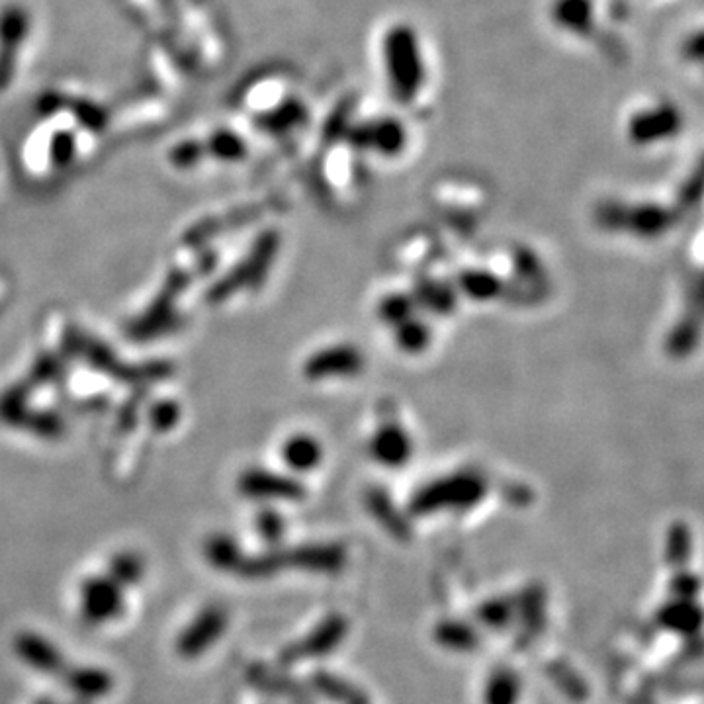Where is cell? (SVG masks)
<instances>
[{
    "label": "cell",
    "mask_w": 704,
    "mask_h": 704,
    "mask_svg": "<svg viewBox=\"0 0 704 704\" xmlns=\"http://www.w3.org/2000/svg\"><path fill=\"white\" fill-rule=\"evenodd\" d=\"M384 65L394 96L401 102H411L425 81V67L417 36L409 26H396L388 32Z\"/></svg>",
    "instance_id": "obj_1"
},
{
    "label": "cell",
    "mask_w": 704,
    "mask_h": 704,
    "mask_svg": "<svg viewBox=\"0 0 704 704\" xmlns=\"http://www.w3.org/2000/svg\"><path fill=\"white\" fill-rule=\"evenodd\" d=\"M487 493L484 476L478 472H458L421 487L411 499V511L429 515L444 509H468L480 503Z\"/></svg>",
    "instance_id": "obj_2"
},
{
    "label": "cell",
    "mask_w": 704,
    "mask_h": 704,
    "mask_svg": "<svg viewBox=\"0 0 704 704\" xmlns=\"http://www.w3.org/2000/svg\"><path fill=\"white\" fill-rule=\"evenodd\" d=\"M32 30L34 16L24 2L0 6V92L12 87Z\"/></svg>",
    "instance_id": "obj_3"
},
{
    "label": "cell",
    "mask_w": 704,
    "mask_h": 704,
    "mask_svg": "<svg viewBox=\"0 0 704 704\" xmlns=\"http://www.w3.org/2000/svg\"><path fill=\"white\" fill-rule=\"evenodd\" d=\"M276 249H278V235L274 231L264 233L263 237L255 243L253 253L239 264V268L233 270L231 274H227L216 288H212L210 300L221 302L241 288L257 286L263 280L268 266L272 263Z\"/></svg>",
    "instance_id": "obj_4"
},
{
    "label": "cell",
    "mask_w": 704,
    "mask_h": 704,
    "mask_svg": "<svg viewBox=\"0 0 704 704\" xmlns=\"http://www.w3.org/2000/svg\"><path fill=\"white\" fill-rule=\"evenodd\" d=\"M122 587L110 575L88 577L81 585V615L90 626H100L124 615Z\"/></svg>",
    "instance_id": "obj_5"
},
{
    "label": "cell",
    "mask_w": 704,
    "mask_h": 704,
    "mask_svg": "<svg viewBox=\"0 0 704 704\" xmlns=\"http://www.w3.org/2000/svg\"><path fill=\"white\" fill-rule=\"evenodd\" d=\"M229 616L220 605L204 607L196 618L180 632L176 640V652L182 660H196L208 652L227 628Z\"/></svg>",
    "instance_id": "obj_6"
},
{
    "label": "cell",
    "mask_w": 704,
    "mask_h": 704,
    "mask_svg": "<svg viewBox=\"0 0 704 704\" xmlns=\"http://www.w3.org/2000/svg\"><path fill=\"white\" fill-rule=\"evenodd\" d=\"M599 221L609 229H626L638 233V237H658L667 231L675 216L660 206H616L611 204L601 210Z\"/></svg>",
    "instance_id": "obj_7"
},
{
    "label": "cell",
    "mask_w": 704,
    "mask_h": 704,
    "mask_svg": "<svg viewBox=\"0 0 704 704\" xmlns=\"http://www.w3.org/2000/svg\"><path fill=\"white\" fill-rule=\"evenodd\" d=\"M14 652L18 660L24 661L28 667L49 675L61 677L67 669V661L63 654L51 644L45 636L38 632H22L14 638Z\"/></svg>",
    "instance_id": "obj_8"
},
{
    "label": "cell",
    "mask_w": 704,
    "mask_h": 704,
    "mask_svg": "<svg viewBox=\"0 0 704 704\" xmlns=\"http://www.w3.org/2000/svg\"><path fill=\"white\" fill-rule=\"evenodd\" d=\"M364 358L354 347H331L317 352L306 362V376L309 380H325V378H347L362 370Z\"/></svg>",
    "instance_id": "obj_9"
},
{
    "label": "cell",
    "mask_w": 704,
    "mask_h": 704,
    "mask_svg": "<svg viewBox=\"0 0 704 704\" xmlns=\"http://www.w3.org/2000/svg\"><path fill=\"white\" fill-rule=\"evenodd\" d=\"M679 128H681V116L677 114V110L673 106H658L636 114L630 120L628 132L634 143L650 145L675 135L679 132Z\"/></svg>",
    "instance_id": "obj_10"
},
{
    "label": "cell",
    "mask_w": 704,
    "mask_h": 704,
    "mask_svg": "<svg viewBox=\"0 0 704 704\" xmlns=\"http://www.w3.org/2000/svg\"><path fill=\"white\" fill-rule=\"evenodd\" d=\"M239 489L247 497H257V499L296 501V499L304 497V487L300 482H296L288 476H282V474L259 470V468L249 470L239 478Z\"/></svg>",
    "instance_id": "obj_11"
},
{
    "label": "cell",
    "mask_w": 704,
    "mask_h": 704,
    "mask_svg": "<svg viewBox=\"0 0 704 704\" xmlns=\"http://www.w3.org/2000/svg\"><path fill=\"white\" fill-rule=\"evenodd\" d=\"M370 454L382 466L399 468L411 460L413 442L403 427L388 423L380 427L370 439Z\"/></svg>",
    "instance_id": "obj_12"
},
{
    "label": "cell",
    "mask_w": 704,
    "mask_h": 704,
    "mask_svg": "<svg viewBox=\"0 0 704 704\" xmlns=\"http://www.w3.org/2000/svg\"><path fill=\"white\" fill-rule=\"evenodd\" d=\"M69 691L81 701H98L112 693L114 677L100 667H67L61 675Z\"/></svg>",
    "instance_id": "obj_13"
},
{
    "label": "cell",
    "mask_w": 704,
    "mask_h": 704,
    "mask_svg": "<svg viewBox=\"0 0 704 704\" xmlns=\"http://www.w3.org/2000/svg\"><path fill=\"white\" fill-rule=\"evenodd\" d=\"M354 141L364 149L394 155L405 143V132L396 120H374L360 126Z\"/></svg>",
    "instance_id": "obj_14"
},
{
    "label": "cell",
    "mask_w": 704,
    "mask_h": 704,
    "mask_svg": "<svg viewBox=\"0 0 704 704\" xmlns=\"http://www.w3.org/2000/svg\"><path fill=\"white\" fill-rule=\"evenodd\" d=\"M282 458L288 468L296 472H309L317 468L323 460V448L309 435H296L284 442Z\"/></svg>",
    "instance_id": "obj_15"
},
{
    "label": "cell",
    "mask_w": 704,
    "mask_h": 704,
    "mask_svg": "<svg viewBox=\"0 0 704 704\" xmlns=\"http://www.w3.org/2000/svg\"><path fill=\"white\" fill-rule=\"evenodd\" d=\"M204 554L208 562L220 572H237L245 558L239 544L227 534L210 536L204 546Z\"/></svg>",
    "instance_id": "obj_16"
},
{
    "label": "cell",
    "mask_w": 704,
    "mask_h": 704,
    "mask_svg": "<svg viewBox=\"0 0 704 704\" xmlns=\"http://www.w3.org/2000/svg\"><path fill=\"white\" fill-rule=\"evenodd\" d=\"M591 0H558L554 6V20L572 34H585L591 26Z\"/></svg>",
    "instance_id": "obj_17"
},
{
    "label": "cell",
    "mask_w": 704,
    "mask_h": 704,
    "mask_svg": "<svg viewBox=\"0 0 704 704\" xmlns=\"http://www.w3.org/2000/svg\"><path fill=\"white\" fill-rule=\"evenodd\" d=\"M460 288L466 296H470L472 300L478 302H487L493 300L495 296L501 294V284L499 280L485 270H468L460 276Z\"/></svg>",
    "instance_id": "obj_18"
},
{
    "label": "cell",
    "mask_w": 704,
    "mask_h": 704,
    "mask_svg": "<svg viewBox=\"0 0 704 704\" xmlns=\"http://www.w3.org/2000/svg\"><path fill=\"white\" fill-rule=\"evenodd\" d=\"M204 151L214 155V159L235 163V161L245 159L247 145L237 133L220 130V132L214 133L208 141H204Z\"/></svg>",
    "instance_id": "obj_19"
},
{
    "label": "cell",
    "mask_w": 704,
    "mask_h": 704,
    "mask_svg": "<svg viewBox=\"0 0 704 704\" xmlns=\"http://www.w3.org/2000/svg\"><path fill=\"white\" fill-rule=\"evenodd\" d=\"M143 572H145L143 560L137 554H133V552L116 554L112 558V562H110V568H108V575L120 587H132L135 583H139L141 577H143Z\"/></svg>",
    "instance_id": "obj_20"
},
{
    "label": "cell",
    "mask_w": 704,
    "mask_h": 704,
    "mask_svg": "<svg viewBox=\"0 0 704 704\" xmlns=\"http://www.w3.org/2000/svg\"><path fill=\"white\" fill-rule=\"evenodd\" d=\"M431 339V331L425 323L405 319L397 325V345L405 352H421Z\"/></svg>",
    "instance_id": "obj_21"
},
{
    "label": "cell",
    "mask_w": 704,
    "mask_h": 704,
    "mask_svg": "<svg viewBox=\"0 0 704 704\" xmlns=\"http://www.w3.org/2000/svg\"><path fill=\"white\" fill-rule=\"evenodd\" d=\"M304 116V108L296 102L286 104L284 108H278L274 112H270L268 116H264L263 128L270 132H286L290 128H296V124H300Z\"/></svg>",
    "instance_id": "obj_22"
},
{
    "label": "cell",
    "mask_w": 704,
    "mask_h": 704,
    "mask_svg": "<svg viewBox=\"0 0 704 704\" xmlns=\"http://www.w3.org/2000/svg\"><path fill=\"white\" fill-rule=\"evenodd\" d=\"M77 151V143H75V135L69 132H57L51 137V145H49V155L53 165L57 167H67Z\"/></svg>",
    "instance_id": "obj_23"
},
{
    "label": "cell",
    "mask_w": 704,
    "mask_h": 704,
    "mask_svg": "<svg viewBox=\"0 0 704 704\" xmlns=\"http://www.w3.org/2000/svg\"><path fill=\"white\" fill-rule=\"evenodd\" d=\"M206 155L204 151V143L200 141H184L178 143L175 149L171 151V161L175 167L186 169V167H194L198 161H202Z\"/></svg>",
    "instance_id": "obj_24"
},
{
    "label": "cell",
    "mask_w": 704,
    "mask_h": 704,
    "mask_svg": "<svg viewBox=\"0 0 704 704\" xmlns=\"http://www.w3.org/2000/svg\"><path fill=\"white\" fill-rule=\"evenodd\" d=\"M180 417V407L175 401H163L151 409V425L157 431L173 429Z\"/></svg>",
    "instance_id": "obj_25"
},
{
    "label": "cell",
    "mask_w": 704,
    "mask_h": 704,
    "mask_svg": "<svg viewBox=\"0 0 704 704\" xmlns=\"http://www.w3.org/2000/svg\"><path fill=\"white\" fill-rule=\"evenodd\" d=\"M409 311H411V302L405 296H392L388 300L382 302L380 306V315L384 321L399 325L405 319H409Z\"/></svg>",
    "instance_id": "obj_26"
},
{
    "label": "cell",
    "mask_w": 704,
    "mask_h": 704,
    "mask_svg": "<svg viewBox=\"0 0 704 704\" xmlns=\"http://www.w3.org/2000/svg\"><path fill=\"white\" fill-rule=\"evenodd\" d=\"M695 343H697V327H693L691 323L679 325L669 339V347L673 349V352H681V354L691 351L695 347Z\"/></svg>",
    "instance_id": "obj_27"
},
{
    "label": "cell",
    "mask_w": 704,
    "mask_h": 704,
    "mask_svg": "<svg viewBox=\"0 0 704 704\" xmlns=\"http://www.w3.org/2000/svg\"><path fill=\"white\" fill-rule=\"evenodd\" d=\"M257 525H259V532L263 534V538L270 540V542L278 540V538L282 536V530H284L282 519H280L276 513H272V511L261 513Z\"/></svg>",
    "instance_id": "obj_28"
},
{
    "label": "cell",
    "mask_w": 704,
    "mask_h": 704,
    "mask_svg": "<svg viewBox=\"0 0 704 704\" xmlns=\"http://www.w3.org/2000/svg\"><path fill=\"white\" fill-rule=\"evenodd\" d=\"M59 370H61V364L55 360V358H42L38 364H36V368H34V374H32V380L36 382V384H44V382H49V380H53L57 374H59Z\"/></svg>",
    "instance_id": "obj_29"
},
{
    "label": "cell",
    "mask_w": 704,
    "mask_h": 704,
    "mask_svg": "<svg viewBox=\"0 0 704 704\" xmlns=\"http://www.w3.org/2000/svg\"><path fill=\"white\" fill-rule=\"evenodd\" d=\"M34 704H55V701H53L51 697H42V699H38Z\"/></svg>",
    "instance_id": "obj_30"
},
{
    "label": "cell",
    "mask_w": 704,
    "mask_h": 704,
    "mask_svg": "<svg viewBox=\"0 0 704 704\" xmlns=\"http://www.w3.org/2000/svg\"><path fill=\"white\" fill-rule=\"evenodd\" d=\"M69 704H90V703H87V701H81V699H75V701H73V703H69Z\"/></svg>",
    "instance_id": "obj_31"
}]
</instances>
